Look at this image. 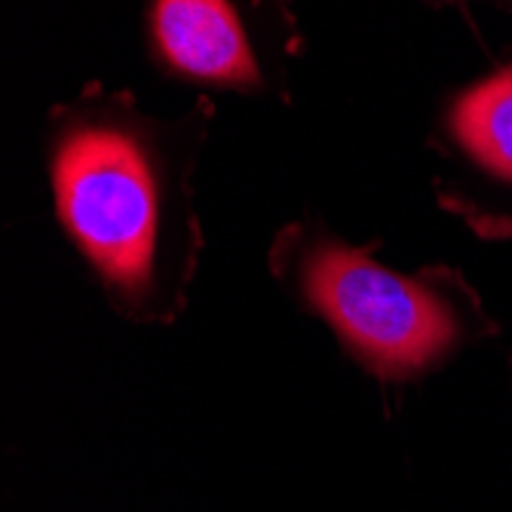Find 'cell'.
Here are the masks:
<instances>
[{
	"instance_id": "obj_4",
	"label": "cell",
	"mask_w": 512,
	"mask_h": 512,
	"mask_svg": "<svg viewBox=\"0 0 512 512\" xmlns=\"http://www.w3.org/2000/svg\"><path fill=\"white\" fill-rule=\"evenodd\" d=\"M451 129L485 169L512 181V68L463 92L451 111Z\"/></svg>"
},
{
	"instance_id": "obj_1",
	"label": "cell",
	"mask_w": 512,
	"mask_h": 512,
	"mask_svg": "<svg viewBox=\"0 0 512 512\" xmlns=\"http://www.w3.org/2000/svg\"><path fill=\"white\" fill-rule=\"evenodd\" d=\"M65 227L123 292L151 276L157 243V188L145 154L114 129L71 132L53 166Z\"/></svg>"
},
{
	"instance_id": "obj_2",
	"label": "cell",
	"mask_w": 512,
	"mask_h": 512,
	"mask_svg": "<svg viewBox=\"0 0 512 512\" xmlns=\"http://www.w3.org/2000/svg\"><path fill=\"white\" fill-rule=\"evenodd\" d=\"M304 286L316 310L387 378L421 371L457 335L451 310L430 289L344 246L316 249Z\"/></svg>"
},
{
	"instance_id": "obj_3",
	"label": "cell",
	"mask_w": 512,
	"mask_h": 512,
	"mask_svg": "<svg viewBox=\"0 0 512 512\" xmlns=\"http://www.w3.org/2000/svg\"><path fill=\"white\" fill-rule=\"evenodd\" d=\"M160 53L184 74L221 83H258V65L227 0H157Z\"/></svg>"
}]
</instances>
